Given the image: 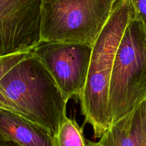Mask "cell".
I'll return each instance as SVG.
<instances>
[{"mask_svg": "<svg viewBox=\"0 0 146 146\" xmlns=\"http://www.w3.org/2000/svg\"><path fill=\"white\" fill-rule=\"evenodd\" d=\"M146 98V29L135 14L127 25L115 54L109 87L111 125Z\"/></svg>", "mask_w": 146, "mask_h": 146, "instance_id": "obj_3", "label": "cell"}, {"mask_svg": "<svg viewBox=\"0 0 146 146\" xmlns=\"http://www.w3.org/2000/svg\"><path fill=\"white\" fill-rule=\"evenodd\" d=\"M31 54V51L21 52L0 57V81L19 62Z\"/></svg>", "mask_w": 146, "mask_h": 146, "instance_id": "obj_10", "label": "cell"}, {"mask_svg": "<svg viewBox=\"0 0 146 146\" xmlns=\"http://www.w3.org/2000/svg\"><path fill=\"white\" fill-rule=\"evenodd\" d=\"M135 14L141 19L146 29V0H131Z\"/></svg>", "mask_w": 146, "mask_h": 146, "instance_id": "obj_11", "label": "cell"}, {"mask_svg": "<svg viewBox=\"0 0 146 146\" xmlns=\"http://www.w3.org/2000/svg\"><path fill=\"white\" fill-rule=\"evenodd\" d=\"M86 146H103V145L100 143L99 141L98 142H94V141L86 139Z\"/></svg>", "mask_w": 146, "mask_h": 146, "instance_id": "obj_13", "label": "cell"}, {"mask_svg": "<svg viewBox=\"0 0 146 146\" xmlns=\"http://www.w3.org/2000/svg\"><path fill=\"white\" fill-rule=\"evenodd\" d=\"M42 0H0V57L31 51L41 41Z\"/></svg>", "mask_w": 146, "mask_h": 146, "instance_id": "obj_6", "label": "cell"}, {"mask_svg": "<svg viewBox=\"0 0 146 146\" xmlns=\"http://www.w3.org/2000/svg\"><path fill=\"white\" fill-rule=\"evenodd\" d=\"M99 141L103 146H146V98L112 124Z\"/></svg>", "mask_w": 146, "mask_h": 146, "instance_id": "obj_7", "label": "cell"}, {"mask_svg": "<svg viewBox=\"0 0 146 146\" xmlns=\"http://www.w3.org/2000/svg\"><path fill=\"white\" fill-rule=\"evenodd\" d=\"M92 50L93 46L85 43L40 41L31 52L49 72L68 102L79 101Z\"/></svg>", "mask_w": 146, "mask_h": 146, "instance_id": "obj_5", "label": "cell"}, {"mask_svg": "<svg viewBox=\"0 0 146 146\" xmlns=\"http://www.w3.org/2000/svg\"><path fill=\"white\" fill-rule=\"evenodd\" d=\"M66 104L53 77L31 52L0 81V108L27 118L53 136L66 117Z\"/></svg>", "mask_w": 146, "mask_h": 146, "instance_id": "obj_1", "label": "cell"}, {"mask_svg": "<svg viewBox=\"0 0 146 146\" xmlns=\"http://www.w3.org/2000/svg\"><path fill=\"white\" fill-rule=\"evenodd\" d=\"M0 141L21 146H54V136L39 125L11 111L0 108Z\"/></svg>", "mask_w": 146, "mask_h": 146, "instance_id": "obj_8", "label": "cell"}, {"mask_svg": "<svg viewBox=\"0 0 146 146\" xmlns=\"http://www.w3.org/2000/svg\"><path fill=\"white\" fill-rule=\"evenodd\" d=\"M0 146H21L19 144L11 141H0Z\"/></svg>", "mask_w": 146, "mask_h": 146, "instance_id": "obj_12", "label": "cell"}, {"mask_svg": "<svg viewBox=\"0 0 146 146\" xmlns=\"http://www.w3.org/2000/svg\"><path fill=\"white\" fill-rule=\"evenodd\" d=\"M54 146H86L84 127L67 116L54 136Z\"/></svg>", "mask_w": 146, "mask_h": 146, "instance_id": "obj_9", "label": "cell"}, {"mask_svg": "<svg viewBox=\"0 0 146 146\" xmlns=\"http://www.w3.org/2000/svg\"><path fill=\"white\" fill-rule=\"evenodd\" d=\"M135 16L131 0H116L108 19L93 46L86 82L79 98L84 123L101 138L111 125L108 97L115 54L127 25Z\"/></svg>", "mask_w": 146, "mask_h": 146, "instance_id": "obj_2", "label": "cell"}, {"mask_svg": "<svg viewBox=\"0 0 146 146\" xmlns=\"http://www.w3.org/2000/svg\"><path fill=\"white\" fill-rule=\"evenodd\" d=\"M116 0H42L41 41L94 46Z\"/></svg>", "mask_w": 146, "mask_h": 146, "instance_id": "obj_4", "label": "cell"}]
</instances>
